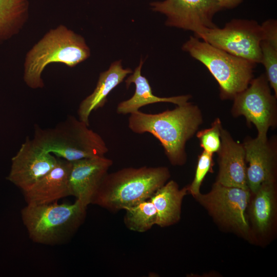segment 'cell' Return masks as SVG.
Returning <instances> with one entry per match:
<instances>
[{"label":"cell","mask_w":277,"mask_h":277,"mask_svg":"<svg viewBox=\"0 0 277 277\" xmlns=\"http://www.w3.org/2000/svg\"><path fill=\"white\" fill-rule=\"evenodd\" d=\"M202 123L200 108L188 102L159 113H146L139 110L131 113L128 127L135 133L152 134L161 143L171 164L182 166L187 160L186 144Z\"/></svg>","instance_id":"1"},{"label":"cell","mask_w":277,"mask_h":277,"mask_svg":"<svg viewBox=\"0 0 277 277\" xmlns=\"http://www.w3.org/2000/svg\"><path fill=\"white\" fill-rule=\"evenodd\" d=\"M170 177L166 167H128L107 173L91 204L110 211L125 210L148 200Z\"/></svg>","instance_id":"2"},{"label":"cell","mask_w":277,"mask_h":277,"mask_svg":"<svg viewBox=\"0 0 277 277\" xmlns=\"http://www.w3.org/2000/svg\"><path fill=\"white\" fill-rule=\"evenodd\" d=\"M90 51L84 38L63 25L50 30L28 52L24 80L31 88L44 87L42 73L51 63L73 67L87 59Z\"/></svg>","instance_id":"3"},{"label":"cell","mask_w":277,"mask_h":277,"mask_svg":"<svg viewBox=\"0 0 277 277\" xmlns=\"http://www.w3.org/2000/svg\"><path fill=\"white\" fill-rule=\"evenodd\" d=\"M85 123L69 115L53 128H34L32 140L43 151L69 162L104 156L108 151L103 138Z\"/></svg>","instance_id":"4"},{"label":"cell","mask_w":277,"mask_h":277,"mask_svg":"<svg viewBox=\"0 0 277 277\" xmlns=\"http://www.w3.org/2000/svg\"><path fill=\"white\" fill-rule=\"evenodd\" d=\"M182 50L203 64L217 82L223 100H233L249 86L256 64L236 56L194 36L183 45Z\"/></svg>","instance_id":"5"},{"label":"cell","mask_w":277,"mask_h":277,"mask_svg":"<svg viewBox=\"0 0 277 277\" xmlns=\"http://www.w3.org/2000/svg\"><path fill=\"white\" fill-rule=\"evenodd\" d=\"M87 207L78 200L73 204L57 202L28 205L22 209L23 223L34 242L54 245L70 237L84 222Z\"/></svg>","instance_id":"6"},{"label":"cell","mask_w":277,"mask_h":277,"mask_svg":"<svg viewBox=\"0 0 277 277\" xmlns=\"http://www.w3.org/2000/svg\"><path fill=\"white\" fill-rule=\"evenodd\" d=\"M194 36L236 56L261 63L263 32L254 20L233 18L222 28L205 29Z\"/></svg>","instance_id":"7"},{"label":"cell","mask_w":277,"mask_h":277,"mask_svg":"<svg viewBox=\"0 0 277 277\" xmlns=\"http://www.w3.org/2000/svg\"><path fill=\"white\" fill-rule=\"evenodd\" d=\"M276 98L271 93L265 73L253 78L245 90L233 98L231 109L234 116H244L247 123L256 128V137L266 141L269 128L276 123Z\"/></svg>","instance_id":"8"},{"label":"cell","mask_w":277,"mask_h":277,"mask_svg":"<svg viewBox=\"0 0 277 277\" xmlns=\"http://www.w3.org/2000/svg\"><path fill=\"white\" fill-rule=\"evenodd\" d=\"M250 196L249 189L215 182L209 192L200 193L195 198L217 221L247 237L250 234L246 215Z\"/></svg>","instance_id":"9"},{"label":"cell","mask_w":277,"mask_h":277,"mask_svg":"<svg viewBox=\"0 0 277 277\" xmlns=\"http://www.w3.org/2000/svg\"><path fill=\"white\" fill-rule=\"evenodd\" d=\"M152 9L167 17L165 25L194 34L217 27L213 19L223 10L217 0H164L151 3Z\"/></svg>","instance_id":"10"},{"label":"cell","mask_w":277,"mask_h":277,"mask_svg":"<svg viewBox=\"0 0 277 277\" xmlns=\"http://www.w3.org/2000/svg\"><path fill=\"white\" fill-rule=\"evenodd\" d=\"M58 157L46 152L27 136L11 159L7 179L21 189L27 191L56 165Z\"/></svg>","instance_id":"11"},{"label":"cell","mask_w":277,"mask_h":277,"mask_svg":"<svg viewBox=\"0 0 277 277\" xmlns=\"http://www.w3.org/2000/svg\"><path fill=\"white\" fill-rule=\"evenodd\" d=\"M112 164V161L105 156L71 162L69 175L71 195L87 207L91 203L95 193Z\"/></svg>","instance_id":"12"},{"label":"cell","mask_w":277,"mask_h":277,"mask_svg":"<svg viewBox=\"0 0 277 277\" xmlns=\"http://www.w3.org/2000/svg\"><path fill=\"white\" fill-rule=\"evenodd\" d=\"M275 138L262 141L249 137L243 143L245 154L248 189L255 193L264 182L275 180L276 145Z\"/></svg>","instance_id":"13"},{"label":"cell","mask_w":277,"mask_h":277,"mask_svg":"<svg viewBox=\"0 0 277 277\" xmlns=\"http://www.w3.org/2000/svg\"><path fill=\"white\" fill-rule=\"evenodd\" d=\"M219 151V171L216 182L228 187L249 189L243 144L234 141L229 132L222 128Z\"/></svg>","instance_id":"14"},{"label":"cell","mask_w":277,"mask_h":277,"mask_svg":"<svg viewBox=\"0 0 277 277\" xmlns=\"http://www.w3.org/2000/svg\"><path fill=\"white\" fill-rule=\"evenodd\" d=\"M71 162L58 158L56 165L27 191L23 192L28 205H44L71 195L69 175Z\"/></svg>","instance_id":"15"},{"label":"cell","mask_w":277,"mask_h":277,"mask_svg":"<svg viewBox=\"0 0 277 277\" xmlns=\"http://www.w3.org/2000/svg\"><path fill=\"white\" fill-rule=\"evenodd\" d=\"M130 73H132V70L124 69L121 61L113 62L107 70L101 72L92 93L84 99L79 105L78 119L89 126L91 113L105 105L108 95Z\"/></svg>","instance_id":"16"},{"label":"cell","mask_w":277,"mask_h":277,"mask_svg":"<svg viewBox=\"0 0 277 277\" xmlns=\"http://www.w3.org/2000/svg\"><path fill=\"white\" fill-rule=\"evenodd\" d=\"M143 63L141 60L134 71L125 80L127 88L130 84L133 83L135 86V90L131 97L117 105L116 112L118 114H131L138 111L142 107L156 103H170L177 106L182 105L188 102L191 98V96L188 94L168 97L154 95L148 80L141 74Z\"/></svg>","instance_id":"17"},{"label":"cell","mask_w":277,"mask_h":277,"mask_svg":"<svg viewBox=\"0 0 277 277\" xmlns=\"http://www.w3.org/2000/svg\"><path fill=\"white\" fill-rule=\"evenodd\" d=\"M187 193V187L180 189L173 180L167 182L156 190L149 200L156 211V225L165 227L179 221L182 201Z\"/></svg>","instance_id":"18"},{"label":"cell","mask_w":277,"mask_h":277,"mask_svg":"<svg viewBox=\"0 0 277 277\" xmlns=\"http://www.w3.org/2000/svg\"><path fill=\"white\" fill-rule=\"evenodd\" d=\"M275 180L263 183L250 205V215L255 230L261 234H266L270 229L275 210Z\"/></svg>","instance_id":"19"},{"label":"cell","mask_w":277,"mask_h":277,"mask_svg":"<svg viewBox=\"0 0 277 277\" xmlns=\"http://www.w3.org/2000/svg\"><path fill=\"white\" fill-rule=\"evenodd\" d=\"M27 0H0V41L13 35L22 23Z\"/></svg>","instance_id":"20"},{"label":"cell","mask_w":277,"mask_h":277,"mask_svg":"<svg viewBox=\"0 0 277 277\" xmlns=\"http://www.w3.org/2000/svg\"><path fill=\"white\" fill-rule=\"evenodd\" d=\"M125 210L124 223L130 230L144 232L156 225V211L149 199L127 208Z\"/></svg>","instance_id":"21"},{"label":"cell","mask_w":277,"mask_h":277,"mask_svg":"<svg viewBox=\"0 0 277 277\" xmlns=\"http://www.w3.org/2000/svg\"><path fill=\"white\" fill-rule=\"evenodd\" d=\"M261 63L269 85L277 97V39L263 38L260 45Z\"/></svg>","instance_id":"22"},{"label":"cell","mask_w":277,"mask_h":277,"mask_svg":"<svg viewBox=\"0 0 277 277\" xmlns=\"http://www.w3.org/2000/svg\"><path fill=\"white\" fill-rule=\"evenodd\" d=\"M223 128L220 119L217 117L210 128L203 129L196 133L201 147L211 154L217 152L221 146V133Z\"/></svg>","instance_id":"23"},{"label":"cell","mask_w":277,"mask_h":277,"mask_svg":"<svg viewBox=\"0 0 277 277\" xmlns=\"http://www.w3.org/2000/svg\"><path fill=\"white\" fill-rule=\"evenodd\" d=\"M213 155L203 150L199 156L194 179L191 184L187 186L188 192L194 197L201 193L200 187L206 174L213 171Z\"/></svg>","instance_id":"24"},{"label":"cell","mask_w":277,"mask_h":277,"mask_svg":"<svg viewBox=\"0 0 277 277\" xmlns=\"http://www.w3.org/2000/svg\"><path fill=\"white\" fill-rule=\"evenodd\" d=\"M222 8L233 9L241 4L243 0H217Z\"/></svg>","instance_id":"25"}]
</instances>
